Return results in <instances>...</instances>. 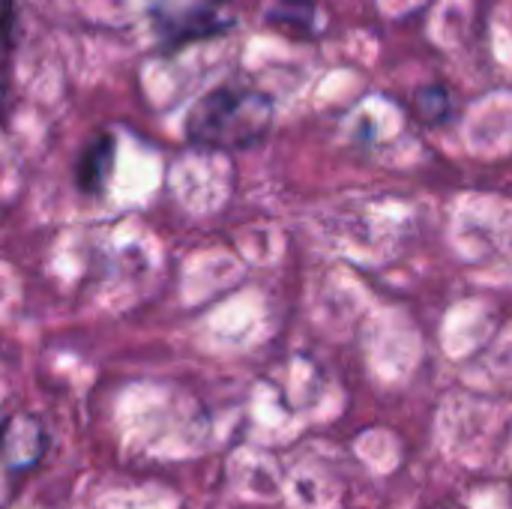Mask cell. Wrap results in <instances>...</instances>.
<instances>
[{
	"label": "cell",
	"instance_id": "6da1fadb",
	"mask_svg": "<svg viewBox=\"0 0 512 509\" xmlns=\"http://www.w3.org/2000/svg\"><path fill=\"white\" fill-rule=\"evenodd\" d=\"M273 126V99L243 84L207 90L186 114V138L201 150H249Z\"/></svg>",
	"mask_w": 512,
	"mask_h": 509
},
{
	"label": "cell",
	"instance_id": "7a4b0ae2",
	"mask_svg": "<svg viewBox=\"0 0 512 509\" xmlns=\"http://www.w3.org/2000/svg\"><path fill=\"white\" fill-rule=\"evenodd\" d=\"M150 15L162 45L171 51L189 42L222 36L237 21L231 0H153Z\"/></svg>",
	"mask_w": 512,
	"mask_h": 509
},
{
	"label": "cell",
	"instance_id": "3957f363",
	"mask_svg": "<svg viewBox=\"0 0 512 509\" xmlns=\"http://www.w3.org/2000/svg\"><path fill=\"white\" fill-rule=\"evenodd\" d=\"M48 438L33 417H9L0 429V453L12 468H30L42 459Z\"/></svg>",
	"mask_w": 512,
	"mask_h": 509
},
{
	"label": "cell",
	"instance_id": "277c9868",
	"mask_svg": "<svg viewBox=\"0 0 512 509\" xmlns=\"http://www.w3.org/2000/svg\"><path fill=\"white\" fill-rule=\"evenodd\" d=\"M114 153H117V144H114V135L108 132H96L78 153V162H75V183L81 192L87 195H99L111 177V168H114Z\"/></svg>",
	"mask_w": 512,
	"mask_h": 509
},
{
	"label": "cell",
	"instance_id": "5b68a950",
	"mask_svg": "<svg viewBox=\"0 0 512 509\" xmlns=\"http://www.w3.org/2000/svg\"><path fill=\"white\" fill-rule=\"evenodd\" d=\"M267 21L273 27H279V30H288V33H297V36H309L312 24H315V3L312 0H279L267 12Z\"/></svg>",
	"mask_w": 512,
	"mask_h": 509
},
{
	"label": "cell",
	"instance_id": "8992f818",
	"mask_svg": "<svg viewBox=\"0 0 512 509\" xmlns=\"http://www.w3.org/2000/svg\"><path fill=\"white\" fill-rule=\"evenodd\" d=\"M414 108H417L420 120H426L429 126H441L453 114V99L441 84H426V87L417 90Z\"/></svg>",
	"mask_w": 512,
	"mask_h": 509
},
{
	"label": "cell",
	"instance_id": "52a82bcc",
	"mask_svg": "<svg viewBox=\"0 0 512 509\" xmlns=\"http://www.w3.org/2000/svg\"><path fill=\"white\" fill-rule=\"evenodd\" d=\"M15 21H18L15 0H0V45L3 48L15 45Z\"/></svg>",
	"mask_w": 512,
	"mask_h": 509
},
{
	"label": "cell",
	"instance_id": "ba28073f",
	"mask_svg": "<svg viewBox=\"0 0 512 509\" xmlns=\"http://www.w3.org/2000/svg\"><path fill=\"white\" fill-rule=\"evenodd\" d=\"M6 114H9V87L6 78L0 75V126H6Z\"/></svg>",
	"mask_w": 512,
	"mask_h": 509
}]
</instances>
